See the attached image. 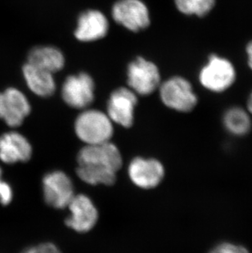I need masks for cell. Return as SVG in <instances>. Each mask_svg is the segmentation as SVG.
Returning <instances> with one entry per match:
<instances>
[{
    "label": "cell",
    "instance_id": "obj_8",
    "mask_svg": "<svg viewBox=\"0 0 252 253\" xmlns=\"http://www.w3.org/2000/svg\"><path fill=\"white\" fill-rule=\"evenodd\" d=\"M62 98L71 108L84 109L94 99V83L84 72L68 77L62 86Z\"/></svg>",
    "mask_w": 252,
    "mask_h": 253
},
{
    "label": "cell",
    "instance_id": "obj_6",
    "mask_svg": "<svg viewBox=\"0 0 252 253\" xmlns=\"http://www.w3.org/2000/svg\"><path fill=\"white\" fill-rule=\"evenodd\" d=\"M127 75L128 86L136 94L149 95L158 89L162 83L157 65L141 57L128 65Z\"/></svg>",
    "mask_w": 252,
    "mask_h": 253
},
{
    "label": "cell",
    "instance_id": "obj_20",
    "mask_svg": "<svg viewBox=\"0 0 252 253\" xmlns=\"http://www.w3.org/2000/svg\"><path fill=\"white\" fill-rule=\"evenodd\" d=\"M2 170L0 168V203L3 206H7L12 202L13 198V192L9 184L2 180Z\"/></svg>",
    "mask_w": 252,
    "mask_h": 253
},
{
    "label": "cell",
    "instance_id": "obj_1",
    "mask_svg": "<svg viewBox=\"0 0 252 253\" xmlns=\"http://www.w3.org/2000/svg\"><path fill=\"white\" fill-rule=\"evenodd\" d=\"M76 174L90 185H112L117 172L122 168L123 159L119 148L111 141L99 144L85 145L77 155Z\"/></svg>",
    "mask_w": 252,
    "mask_h": 253
},
{
    "label": "cell",
    "instance_id": "obj_7",
    "mask_svg": "<svg viewBox=\"0 0 252 253\" xmlns=\"http://www.w3.org/2000/svg\"><path fill=\"white\" fill-rule=\"evenodd\" d=\"M128 174L134 185L143 189H152L158 186L165 178L166 169L156 158L138 157L131 161Z\"/></svg>",
    "mask_w": 252,
    "mask_h": 253
},
{
    "label": "cell",
    "instance_id": "obj_16",
    "mask_svg": "<svg viewBox=\"0 0 252 253\" xmlns=\"http://www.w3.org/2000/svg\"><path fill=\"white\" fill-rule=\"evenodd\" d=\"M27 63L53 74L63 68L65 58L58 48L51 46H39L29 53Z\"/></svg>",
    "mask_w": 252,
    "mask_h": 253
},
{
    "label": "cell",
    "instance_id": "obj_14",
    "mask_svg": "<svg viewBox=\"0 0 252 253\" xmlns=\"http://www.w3.org/2000/svg\"><path fill=\"white\" fill-rule=\"evenodd\" d=\"M108 28L109 23L102 12L88 10L79 17L75 36L82 42L98 41L106 36Z\"/></svg>",
    "mask_w": 252,
    "mask_h": 253
},
{
    "label": "cell",
    "instance_id": "obj_15",
    "mask_svg": "<svg viewBox=\"0 0 252 253\" xmlns=\"http://www.w3.org/2000/svg\"><path fill=\"white\" fill-rule=\"evenodd\" d=\"M26 84L36 95L49 97L56 90V83L52 73L26 62L22 69Z\"/></svg>",
    "mask_w": 252,
    "mask_h": 253
},
{
    "label": "cell",
    "instance_id": "obj_3",
    "mask_svg": "<svg viewBox=\"0 0 252 253\" xmlns=\"http://www.w3.org/2000/svg\"><path fill=\"white\" fill-rule=\"evenodd\" d=\"M160 98L166 107L178 113H188L199 103L193 84L180 76L172 77L159 86Z\"/></svg>",
    "mask_w": 252,
    "mask_h": 253
},
{
    "label": "cell",
    "instance_id": "obj_21",
    "mask_svg": "<svg viewBox=\"0 0 252 253\" xmlns=\"http://www.w3.org/2000/svg\"><path fill=\"white\" fill-rule=\"evenodd\" d=\"M21 253H62L55 244L43 243L35 246L29 247Z\"/></svg>",
    "mask_w": 252,
    "mask_h": 253
},
{
    "label": "cell",
    "instance_id": "obj_17",
    "mask_svg": "<svg viewBox=\"0 0 252 253\" xmlns=\"http://www.w3.org/2000/svg\"><path fill=\"white\" fill-rule=\"evenodd\" d=\"M222 124L225 131L232 136H246L252 128V116L246 108L232 106L223 113Z\"/></svg>",
    "mask_w": 252,
    "mask_h": 253
},
{
    "label": "cell",
    "instance_id": "obj_11",
    "mask_svg": "<svg viewBox=\"0 0 252 253\" xmlns=\"http://www.w3.org/2000/svg\"><path fill=\"white\" fill-rule=\"evenodd\" d=\"M137 103L138 98L133 91L129 88H117L112 92L107 102V115L112 122L129 128L133 124Z\"/></svg>",
    "mask_w": 252,
    "mask_h": 253
},
{
    "label": "cell",
    "instance_id": "obj_19",
    "mask_svg": "<svg viewBox=\"0 0 252 253\" xmlns=\"http://www.w3.org/2000/svg\"><path fill=\"white\" fill-rule=\"evenodd\" d=\"M209 253H250V252L241 244L224 241L213 247Z\"/></svg>",
    "mask_w": 252,
    "mask_h": 253
},
{
    "label": "cell",
    "instance_id": "obj_2",
    "mask_svg": "<svg viewBox=\"0 0 252 253\" xmlns=\"http://www.w3.org/2000/svg\"><path fill=\"white\" fill-rule=\"evenodd\" d=\"M199 84L210 93L219 94L229 90L238 80V71L229 58L210 53L199 69Z\"/></svg>",
    "mask_w": 252,
    "mask_h": 253
},
{
    "label": "cell",
    "instance_id": "obj_9",
    "mask_svg": "<svg viewBox=\"0 0 252 253\" xmlns=\"http://www.w3.org/2000/svg\"><path fill=\"white\" fill-rule=\"evenodd\" d=\"M112 17L118 24L134 32L150 25L148 7L141 0H120L112 7Z\"/></svg>",
    "mask_w": 252,
    "mask_h": 253
},
{
    "label": "cell",
    "instance_id": "obj_5",
    "mask_svg": "<svg viewBox=\"0 0 252 253\" xmlns=\"http://www.w3.org/2000/svg\"><path fill=\"white\" fill-rule=\"evenodd\" d=\"M43 197L46 204L55 209H64L74 198V184L62 170L48 172L42 179Z\"/></svg>",
    "mask_w": 252,
    "mask_h": 253
},
{
    "label": "cell",
    "instance_id": "obj_23",
    "mask_svg": "<svg viewBox=\"0 0 252 253\" xmlns=\"http://www.w3.org/2000/svg\"><path fill=\"white\" fill-rule=\"evenodd\" d=\"M246 109H247L252 116V90L251 91L250 94L248 95V99H247Z\"/></svg>",
    "mask_w": 252,
    "mask_h": 253
},
{
    "label": "cell",
    "instance_id": "obj_13",
    "mask_svg": "<svg viewBox=\"0 0 252 253\" xmlns=\"http://www.w3.org/2000/svg\"><path fill=\"white\" fill-rule=\"evenodd\" d=\"M32 153L31 143L18 132H7L0 136V160L2 163H26L31 159Z\"/></svg>",
    "mask_w": 252,
    "mask_h": 253
},
{
    "label": "cell",
    "instance_id": "obj_18",
    "mask_svg": "<svg viewBox=\"0 0 252 253\" xmlns=\"http://www.w3.org/2000/svg\"><path fill=\"white\" fill-rule=\"evenodd\" d=\"M178 12L188 17L203 18L210 14L217 0H174Z\"/></svg>",
    "mask_w": 252,
    "mask_h": 253
},
{
    "label": "cell",
    "instance_id": "obj_22",
    "mask_svg": "<svg viewBox=\"0 0 252 253\" xmlns=\"http://www.w3.org/2000/svg\"><path fill=\"white\" fill-rule=\"evenodd\" d=\"M245 53L248 67L252 72V40L246 44Z\"/></svg>",
    "mask_w": 252,
    "mask_h": 253
},
{
    "label": "cell",
    "instance_id": "obj_10",
    "mask_svg": "<svg viewBox=\"0 0 252 253\" xmlns=\"http://www.w3.org/2000/svg\"><path fill=\"white\" fill-rule=\"evenodd\" d=\"M67 208L70 215L65 223L77 233L90 231L98 223V209L87 195L76 194Z\"/></svg>",
    "mask_w": 252,
    "mask_h": 253
},
{
    "label": "cell",
    "instance_id": "obj_12",
    "mask_svg": "<svg viewBox=\"0 0 252 253\" xmlns=\"http://www.w3.org/2000/svg\"><path fill=\"white\" fill-rule=\"evenodd\" d=\"M31 111L28 99L17 88H8L0 93V118L8 126H20Z\"/></svg>",
    "mask_w": 252,
    "mask_h": 253
},
{
    "label": "cell",
    "instance_id": "obj_4",
    "mask_svg": "<svg viewBox=\"0 0 252 253\" xmlns=\"http://www.w3.org/2000/svg\"><path fill=\"white\" fill-rule=\"evenodd\" d=\"M74 128L76 136L86 145L109 142L114 131L112 120L96 109L84 111L79 115Z\"/></svg>",
    "mask_w": 252,
    "mask_h": 253
}]
</instances>
